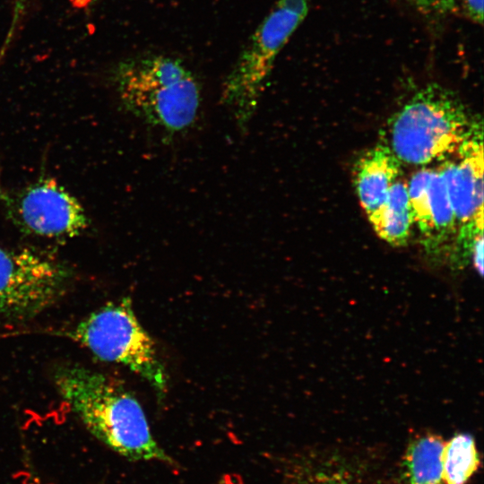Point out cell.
<instances>
[{
    "mask_svg": "<svg viewBox=\"0 0 484 484\" xmlns=\"http://www.w3.org/2000/svg\"><path fill=\"white\" fill-rule=\"evenodd\" d=\"M308 9V0H279L228 74L221 99L241 128H246L255 113L278 54L307 17Z\"/></svg>",
    "mask_w": 484,
    "mask_h": 484,
    "instance_id": "obj_5",
    "label": "cell"
},
{
    "mask_svg": "<svg viewBox=\"0 0 484 484\" xmlns=\"http://www.w3.org/2000/svg\"><path fill=\"white\" fill-rule=\"evenodd\" d=\"M51 332L81 345L103 361L127 367L144 379L160 398L166 394L165 367L129 298L108 302L77 323Z\"/></svg>",
    "mask_w": 484,
    "mask_h": 484,
    "instance_id": "obj_4",
    "label": "cell"
},
{
    "mask_svg": "<svg viewBox=\"0 0 484 484\" xmlns=\"http://www.w3.org/2000/svg\"><path fill=\"white\" fill-rule=\"evenodd\" d=\"M54 383L87 430L113 452L131 461L173 462L151 434L138 400L117 380L72 363L56 369Z\"/></svg>",
    "mask_w": 484,
    "mask_h": 484,
    "instance_id": "obj_1",
    "label": "cell"
},
{
    "mask_svg": "<svg viewBox=\"0 0 484 484\" xmlns=\"http://www.w3.org/2000/svg\"><path fill=\"white\" fill-rule=\"evenodd\" d=\"M113 81L124 108L166 138L196 123L200 86L179 60L161 55L129 58L118 64Z\"/></svg>",
    "mask_w": 484,
    "mask_h": 484,
    "instance_id": "obj_2",
    "label": "cell"
},
{
    "mask_svg": "<svg viewBox=\"0 0 484 484\" xmlns=\"http://www.w3.org/2000/svg\"><path fill=\"white\" fill-rule=\"evenodd\" d=\"M402 162L385 143L366 151L354 169V186L367 217L386 201L393 184L401 177Z\"/></svg>",
    "mask_w": 484,
    "mask_h": 484,
    "instance_id": "obj_10",
    "label": "cell"
},
{
    "mask_svg": "<svg viewBox=\"0 0 484 484\" xmlns=\"http://www.w3.org/2000/svg\"><path fill=\"white\" fill-rule=\"evenodd\" d=\"M415 9L427 17L442 18L454 15L457 0H410Z\"/></svg>",
    "mask_w": 484,
    "mask_h": 484,
    "instance_id": "obj_14",
    "label": "cell"
},
{
    "mask_svg": "<svg viewBox=\"0 0 484 484\" xmlns=\"http://www.w3.org/2000/svg\"><path fill=\"white\" fill-rule=\"evenodd\" d=\"M72 272L58 260L31 248L0 246V316L24 320L57 302Z\"/></svg>",
    "mask_w": 484,
    "mask_h": 484,
    "instance_id": "obj_6",
    "label": "cell"
},
{
    "mask_svg": "<svg viewBox=\"0 0 484 484\" xmlns=\"http://www.w3.org/2000/svg\"><path fill=\"white\" fill-rule=\"evenodd\" d=\"M0 203L11 222L28 236L67 239L89 227L81 203L53 178H39L18 190H2Z\"/></svg>",
    "mask_w": 484,
    "mask_h": 484,
    "instance_id": "obj_7",
    "label": "cell"
},
{
    "mask_svg": "<svg viewBox=\"0 0 484 484\" xmlns=\"http://www.w3.org/2000/svg\"><path fill=\"white\" fill-rule=\"evenodd\" d=\"M445 442L436 435H424L412 441L405 455L407 484H446L441 455Z\"/></svg>",
    "mask_w": 484,
    "mask_h": 484,
    "instance_id": "obj_12",
    "label": "cell"
},
{
    "mask_svg": "<svg viewBox=\"0 0 484 484\" xmlns=\"http://www.w3.org/2000/svg\"><path fill=\"white\" fill-rule=\"evenodd\" d=\"M470 256L476 271L483 273V233L475 237L470 248Z\"/></svg>",
    "mask_w": 484,
    "mask_h": 484,
    "instance_id": "obj_16",
    "label": "cell"
},
{
    "mask_svg": "<svg viewBox=\"0 0 484 484\" xmlns=\"http://www.w3.org/2000/svg\"><path fill=\"white\" fill-rule=\"evenodd\" d=\"M475 441L469 434H458L444 444L441 463L446 484H465L479 467Z\"/></svg>",
    "mask_w": 484,
    "mask_h": 484,
    "instance_id": "obj_13",
    "label": "cell"
},
{
    "mask_svg": "<svg viewBox=\"0 0 484 484\" xmlns=\"http://www.w3.org/2000/svg\"><path fill=\"white\" fill-rule=\"evenodd\" d=\"M480 123L454 159L439 166L456 220L455 239L470 238L483 232V137Z\"/></svg>",
    "mask_w": 484,
    "mask_h": 484,
    "instance_id": "obj_8",
    "label": "cell"
},
{
    "mask_svg": "<svg viewBox=\"0 0 484 484\" xmlns=\"http://www.w3.org/2000/svg\"><path fill=\"white\" fill-rule=\"evenodd\" d=\"M454 15L481 25L483 22V0H457Z\"/></svg>",
    "mask_w": 484,
    "mask_h": 484,
    "instance_id": "obj_15",
    "label": "cell"
},
{
    "mask_svg": "<svg viewBox=\"0 0 484 484\" xmlns=\"http://www.w3.org/2000/svg\"><path fill=\"white\" fill-rule=\"evenodd\" d=\"M408 194L422 245L429 253H439L455 240L458 229L440 166L417 170L408 180Z\"/></svg>",
    "mask_w": 484,
    "mask_h": 484,
    "instance_id": "obj_9",
    "label": "cell"
},
{
    "mask_svg": "<svg viewBox=\"0 0 484 484\" xmlns=\"http://www.w3.org/2000/svg\"><path fill=\"white\" fill-rule=\"evenodd\" d=\"M92 2H95L96 0H91Z\"/></svg>",
    "mask_w": 484,
    "mask_h": 484,
    "instance_id": "obj_18",
    "label": "cell"
},
{
    "mask_svg": "<svg viewBox=\"0 0 484 484\" xmlns=\"http://www.w3.org/2000/svg\"><path fill=\"white\" fill-rule=\"evenodd\" d=\"M367 219L382 240L393 246H405L413 227L408 181L400 177L393 184L386 201Z\"/></svg>",
    "mask_w": 484,
    "mask_h": 484,
    "instance_id": "obj_11",
    "label": "cell"
},
{
    "mask_svg": "<svg viewBox=\"0 0 484 484\" xmlns=\"http://www.w3.org/2000/svg\"><path fill=\"white\" fill-rule=\"evenodd\" d=\"M479 124L454 92L430 83L393 116L385 143L402 164L426 167L455 155Z\"/></svg>",
    "mask_w": 484,
    "mask_h": 484,
    "instance_id": "obj_3",
    "label": "cell"
},
{
    "mask_svg": "<svg viewBox=\"0 0 484 484\" xmlns=\"http://www.w3.org/2000/svg\"><path fill=\"white\" fill-rule=\"evenodd\" d=\"M29 0H14V12H13V22L19 20L24 7Z\"/></svg>",
    "mask_w": 484,
    "mask_h": 484,
    "instance_id": "obj_17",
    "label": "cell"
}]
</instances>
